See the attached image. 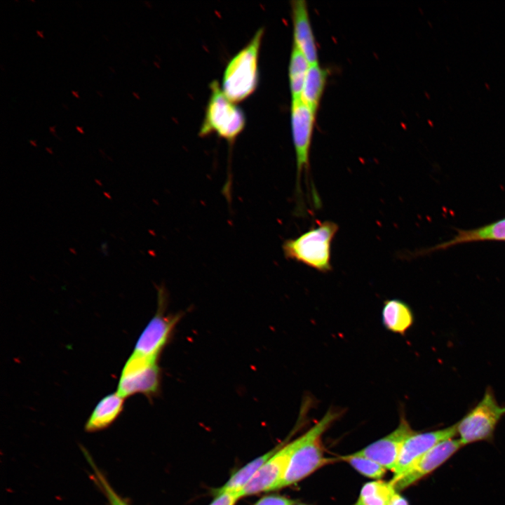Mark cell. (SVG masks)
<instances>
[{"mask_svg":"<svg viewBox=\"0 0 505 505\" xmlns=\"http://www.w3.org/2000/svg\"><path fill=\"white\" fill-rule=\"evenodd\" d=\"M62 106L65 109H67V110L69 109L68 106L66 105L65 104L62 103Z\"/></svg>","mask_w":505,"mask_h":505,"instance_id":"d6a6232c","label":"cell"},{"mask_svg":"<svg viewBox=\"0 0 505 505\" xmlns=\"http://www.w3.org/2000/svg\"><path fill=\"white\" fill-rule=\"evenodd\" d=\"M101 248H102V252L104 253V255H108V253H107V252H107V243H103L102 244V247H101Z\"/></svg>","mask_w":505,"mask_h":505,"instance_id":"d4e9b609","label":"cell"},{"mask_svg":"<svg viewBox=\"0 0 505 505\" xmlns=\"http://www.w3.org/2000/svg\"><path fill=\"white\" fill-rule=\"evenodd\" d=\"M103 37L105 39V40L108 41V36L105 34H103Z\"/></svg>","mask_w":505,"mask_h":505,"instance_id":"d590c367","label":"cell"},{"mask_svg":"<svg viewBox=\"0 0 505 505\" xmlns=\"http://www.w3.org/2000/svg\"><path fill=\"white\" fill-rule=\"evenodd\" d=\"M210 95L198 135L213 133L232 143L244 128L245 119L242 110L224 93L217 81L210 85Z\"/></svg>","mask_w":505,"mask_h":505,"instance_id":"5b68a950","label":"cell"},{"mask_svg":"<svg viewBox=\"0 0 505 505\" xmlns=\"http://www.w3.org/2000/svg\"><path fill=\"white\" fill-rule=\"evenodd\" d=\"M382 319L386 330L404 335L412 325L414 317L406 303L400 299H393L384 302Z\"/></svg>","mask_w":505,"mask_h":505,"instance_id":"2e32d148","label":"cell"},{"mask_svg":"<svg viewBox=\"0 0 505 505\" xmlns=\"http://www.w3.org/2000/svg\"><path fill=\"white\" fill-rule=\"evenodd\" d=\"M124 400L116 391L102 398L86 423V431H96L111 425L122 412Z\"/></svg>","mask_w":505,"mask_h":505,"instance_id":"5bb4252c","label":"cell"},{"mask_svg":"<svg viewBox=\"0 0 505 505\" xmlns=\"http://www.w3.org/2000/svg\"><path fill=\"white\" fill-rule=\"evenodd\" d=\"M338 229V224L333 221H317L316 226L283 243L284 257L320 272L331 271L332 243Z\"/></svg>","mask_w":505,"mask_h":505,"instance_id":"7a4b0ae2","label":"cell"},{"mask_svg":"<svg viewBox=\"0 0 505 505\" xmlns=\"http://www.w3.org/2000/svg\"><path fill=\"white\" fill-rule=\"evenodd\" d=\"M161 386L158 362L130 354L125 362L118 381L117 393L123 398L140 393L151 398Z\"/></svg>","mask_w":505,"mask_h":505,"instance_id":"52a82bcc","label":"cell"},{"mask_svg":"<svg viewBox=\"0 0 505 505\" xmlns=\"http://www.w3.org/2000/svg\"><path fill=\"white\" fill-rule=\"evenodd\" d=\"M32 2H35V0H31Z\"/></svg>","mask_w":505,"mask_h":505,"instance_id":"f35d334b","label":"cell"},{"mask_svg":"<svg viewBox=\"0 0 505 505\" xmlns=\"http://www.w3.org/2000/svg\"><path fill=\"white\" fill-rule=\"evenodd\" d=\"M215 497L209 505H234L241 498L239 493L224 491L216 492Z\"/></svg>","mask_w":505,"mask_h":505,"instance_id":"7402d4cb","label":"cell"},{"mask_svg":"<svg viewBox=\"0 0 505 505\" xmlns=\"http://www.w3.org/2000/svg\"><path fill=\"white\" fill-rule=\"evenodd\" d=\"M389 505H409V503L405 498L396 492L391 497Z\"/></svg>","mask_w":505,"mask_h":505,"instance_id":"cb8c5ba5","label":"cell"},{"mask_svg":"<svg viewBox=\"0 0 505 505\" xmlns=\"http://www.w3.org/2000/svg\"><path fill=\"white\" fill-rule=\"evenodd\" d=\"M396 491L390 481L376 480L366 483L362 487L355 505H389Z\"/></svg>","mask_w":505,"mask_h":505,"instance_id":"d6986e66","label":"cell"},{"mask_svg":"<svg viewBox=\"0 0 505 505\" xmlns=\"http://www.w3.org/2000/svg\"><path fill=\"white\" fill-rule=\"evenodd\" d=\"M456 424L427 432L414 431L404 441L393 478H396L408 469L422 455L439 443L457 436Z\"/></svg>","mask_w":505,"mask_h":505,"instance_id":"8fae6325","label":"cell"},{"mask_svg":"<svg viewBox=\"0 0 505 505\" xmlns=\"http://www.w3.org/2000/svg\"><path fill=\"white\" fill-rule=\"evenodd\" d=\"M72 94L73 96L75 97L76 98H80V96H79V93H78L77 91H76V90H72Z\"/></svg>","mask_w":505,"mask_h":505,"instance_id":"83f0119b","label":"cell"},{"mask_svg":"<svg viewBox=\"0 0 505 505\" xmlns=\"http://www.w3.org/2000/svg\"><path fill=\"white\" fill-rule=\"evenodd\" d=\"M462 446L459 439L443 440L422 455L402 475L392 478L390 482L396 490H404L440 467Z\"/></svg>","mask_w":505,"mask_h":505,"instance_id":"30bf717a","label":"cell"},{"mask_svg":"<svg viewBox=\"0 0 505 505\" xmlns=\"http://www.w3.org/2000/svg\"><path fill=\"white\" fill-rule=\"evenodd\" d=\"M165 291L158 290V309L139 336L132 354L158 362L160 354L169 341L179 314H165Z\"/></svg>","mask_w":505,"mask_h":505,"instance_id":"ba28073f","label":"cell"},{"mask_svg":"<svg viewBox=\"0 0 505 505\" xmlns=\"http://www.w3.org/2000/svg\"><path fill=\"white\" fill-rule=\"evenodd\" d=\"M264 29L260 28L250 41L227 64L222 79V90L236 103L246 99L258 83V60Z\"/></svg>","mask_w":505,"mask_h":505,"instance_id":"277c9868","label":"cell"},{"mask_svg":"<svg viewBox=\"0 0 505 505\" xmlns=\"http://www.w3.org/2000/svg\"><path fill=\"white\" fill-rule=\"evenodd\" d=\"M309 62L300 50L292 45L289 63V83L292 101L301 99L302 91L309 67Z\"/></svg>","mask_w":505,"mask_h":505,"instance_id":"ffe728a7","label":"cell"},{"mask_svg":"<svg viewBox=\"0 0 505 505\" xmlns=\"http://www.w3.org/2000/svg\"><path fill=\"white\" fill-rule=\"evenodd\" d=\"M338 416L337 412L329 410L318 422L302 435V441L293 452L278 489L297 483L321 467L337 460L325 457L322 436Z\"/></svg>","mask_w":505,"mask_h":505,"instance_id":"3957f363","label":"cell"},{"mask_svg":"<svg viewBox=\"0 0 505 505\" xmlns=\"http://www.w3.org/2000/svg\"><path fill=\"white\" fill-rule=\"evenodd\" d=\"M96 93H97L100 97H103V94H102V93L100 90H97V91H96Z\"/></svg>","mask_w":505,"mask_h":505,"instance_id":"4dcf8cb0","label":"cell"},{"mask_svg":"<svg viewBox=\"0 0 505 505\" xmlns=\"http://www.w3.org/2000/svg\"><path fill=\"white\" fill-rule=\"evenodd\" d=\"M504 416L505 406L498 403L491 389H487L480 401L455 424L458 439L463 446L490 440Z\"/></svg>","mask_w":505,"mask_h":505,"instance_id":"8992f818","label":"cell"},{"mask_svg":"<svg viewBox=\"0 0 505 505\" xmlns=\"http://www.w3.org/2000/svg\"><path fill=\"white\" fill-rule=\"evenodd\" d=\"M109 69L114 74H115L116 72H115L114 69L112 67H109Z\"/></svg>","mask_w":505,"mask_h":505,"instance_id":"836d02e7","label":"cell"},{"mask_svg":"<svg viewBox=\"0 0 505 505\" xmlns=\"http://www.w3.org/2000/svg\"><path fill=\"white\" fill-rule=\"evenodd\" d=\"M0 67H1V69L2 71H4V66L2 65V64L0 65Z\"/></svg>","mask_w":505,"mask_h":505,"instance_id":"8d00e7d4","label":"cell"},{"mask_svg":"<svg viewBox=\"0 0 505 505\" xmlns=\"http://www.w3.org/2000/svg\"><path fill=\"white\" fill-rule=\"evenodd\" d=\"M133 95L135 97H137V99L140 98V97L138 96L137 93H136L135 92H133Z\"/></svg>","mask_w":505,"mask_h":505,"instance_id":"1f68e13d","label":"cell"},{"mask_svg":"<svg viewBox=\"0 0 505 505\" xmlns=\"http://www.w3.org/2000/svg\"><path fill=\"white\" fill-rule=\"evenodd\" d=\"M302 441V436L279 447L241 492V497L278 489L290 459Z\"/></svg>","mask_w":505,"mask_h":505,"instance_id":"9c48e42d","label":"cell"},{"mask_svg":"<svg viewBox=\"0 0 505 505\" xmlns=\"http://www.w3.org/2000/svg\"><path fill=\"white\" fill-rule=\"evenodd\" d=\"M295 503L285 497L272 494L262 497L254 505H293Z\"/></svg>","mask_w":505,"mask_h":505,"instance_id":"603a6c76","label":"cell"},{"mask_svg":"<svg viewBox=\"0 0 505 505\" xmlns=\"http://www.w3.org/2000/svg\"><path fill=\"white\" fill-rule=\"evenodd\" d=\"M293 505H304V504H294Z\"/></svg>","mask_w":505,"mask_h":505,"instance_id":"74e56055","label":"cell"},{"mask_svg":"<svg viewBox=\"0 0 505 505\" xmlns=\"http://www.w3.org/2000/svg\"><path fill=\"white\" fill-rule=\"evenodd\" d=\"M291 8L293 45L300 50L310 65L318 63L317 48L307 3L304 0H294L291 1Z\"/></svg>","mask_w":505,"mask_h":505,"instance_id":"4fadbf2b","label":"cell"},{"mask_svg":"<svg viewBox=\"0 0 505 505\" xmlns=\"http://www.w3.org/2000/svg\"><path fill=\"white\" fill-rule=\"evenodd\" d=\"M46 149L49 153H50V154L53 153L51 149H50V148H48V147H46Z\"/></svg>","mask_w":505,"mask_h":505,"instance_id":"e575fe53","label":"cell"},{"mask_svg":"<svg viewBox=\"0 0 505 505\" xmlns=\"http://www.w3.org/2000/svg\"><path fill=\"white\" fill-rule=\"evenodd\" d=\"M29 143H30L32 145H33V146H34V147H36V140H29Z\"/></svg>","mask_w":505,"mask_h":505,"instance_id":"f546056e","label":"cell"},{"mask_svg":"<svg viewBox=\"0 0 505 505\" xmlns=\"http://www.w3.org/2000/svg\"><path fill=\"white\" fill-rule=\"evenodd\" d=\"M276 447L264 454L254 459L234 472L229 480L216 492L230 491L241 493L243 488L254 478L264 464L276 452ZM241 497V495H240Z\"/></svg>","mask_w":505,"mask_h":505,"instance_id":"ac0fdd59","label":"cell"},{"mask_svg":"<svg viewBox=\"0 0 505 505\" xmlns=\"http://www.w3.org/2000/svg\"><path fill=\"white\" fill-rule=\"evenodd\" d=\"M55 128H56L55 126H50V127H49V130H50V132L51 133H55Z\"/></svg>","mask_w":505,"mask_h":505,"instance_id":"f1b7e54d","label":"cell"},{"mask_svg":"<svg viewBox=\"0 0 505 505\" xmlns=\"http://www.w3.org/2000/svg\"><path fill=\"white\" fill-rule=\"evenodd\" d=\"M36 33L37 36H39L40 38H41V39L44 38L43 32L42 30L37 29L36 31Z\"/></svg>","mask_w":505,"mask_h":505,"instance_id":"484cf974","label":"cell"},{"mask_svg":"<svg viewBox=\"0 0 505 505\" xmlns=\"http://www.w3.org/2000/svg\"><path fill=\"white\" fill-rule=\"evenodd\" d=\"M339 459L347 462L362 475L376 480L382 478L386 471L384 466L373 460L354 454L341 456Z\"/></svg>","mask_w":505,"mask_h":505,"instance_id":"44dd1931","label":"cell"},{"mask_svg":"<svg viewBox=\"0 0 505 505\" xmlns=\"http://www.w3.org/2000/svg\"><path fill=\"white\" fill-rule=\"evenodd\" d=\"M327 76L328 72L318 63L309 65L300 100L316 113L325 86Z\"/></svg>","mask_w":505,"mask_h":505,"instance_id":"e0dca14e","label":"cell"},{"mask_svg":"<svg viewBox=\"0 0 505 505\" xmlns=\"http://www.w3.org/2000/svg\"><path fill=\"white\" fill-rule=\"evenodd\" d=\"M414 431L402 415L398 426L392 432L353 454L372 459L393 472L404 441Z\"/></svg>","mask_w":505,"mask_h":505,"instance_id":"7c38bea8","label":"cell"},{"mask_svg":"<svg viewBox=\"0 0 505 505\" xmlns=\"http://www.w3.org/2000/svg\"><path fill=\"white\" fill-rule=\"evenodd\" d=\"M482 241H505V218L495 222L469 230H460L452 239L431 248L445 249L457 244Z\"/></svg>","mask_w":505,"mask_h":505,"instance_id":"9a60e30c","label":"cell"},{"mask_svg":"<svg viewBox=\"0 0 505 505\" xmlns=\"http://www.w3.org/2000/svg\"><path fill=\"white\" fill-rule=\"evenodd\" d=\"M76 130H77L79 133H81V134H84V133H85L84 130H83V127H81V126H76Z\"/></svg>","mask_w":505,"mask_h":505,"instance_id":"4316f807","label":"cell"},{"mask_svg":"<svg viewBox=\"0 0 505 505\" xmlns=\"http://www.w3.org/2000/svg\"><path fill=\"white\" fill-rule=\"evenodd\" d=\"M316 112L301 100L292 101L291 129L296 159L295 213L304 215L302 180L303 178L308 193L311 194L314 206L319 207L321 201L314 188L310 175V149L315 123Z\"/></svg>","mask_w":505,"mask_h":505,"instance_id":"6da1fadb","label":"cell"}]
</instances>
